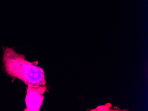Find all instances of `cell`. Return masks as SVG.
<instances>
[{"mask_svg": "<svg viewBox=\"0 0 148 111\" xmlns=\"http://www.w3.org/2000/svg\"><path fill=\"white\" fill-rule=\"evenodd\" d=\"M109 109V107L107 106H102L97 107L95 110H93V111H108Z\"/></svg>", "mask_w": 148, "mask_h": 111, "instance_id": "3957f363", "label": "cell"}, {"mask_svg": "<svg viewBox=\"0 0 148 111\" xmlns=\"http://www.w3.org/2000/svg\"><path fill=\"white\" fill-rule=\"evenodd\" d=\"M3 62L5 70L12 78H17L27 86L45 85L44 69L37 66L38 61L29 62L25 55L6 48L4 50Z\"/></svg>", "mask_w": 148, "mask_h": 111, "instance_id": "6da1fadb", "label": "cell"}, {"mask_svg": "<svg viewBox=\"0 0 148 111\" xmlns=\"http://www.w3.org/2000/svg\"><path fill=\"white\" fill-rule=\"evenodd\" d=\"M46 89L45 85L28 86L25 97L26 108L24 111H40V108L43 104V94Z\"/></svg>", "mask_w": 148, "mask_h": 111, "instance_id": "7a4b0ae2", "label": "cell"}]
</instances>
